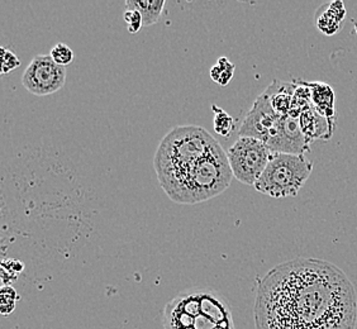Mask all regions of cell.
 I'll list each match as a JSON object with an SVG mask.
<instances>
[{"label": "cell", "instance_id": "20", "mask_svg": "<svg viewBox=\"0 0 357 329\" xmlns=\"http://www.w3.org/2000/svg\"><path fill=\"white\" fill-rule=\"evenodd\" d=\"M124 21L128 26V32L130 33H137L141 28L144 27V21L142 15L139 14L136 9H126L124 12Z\"/></svg>", "mask_w": 357, "mask_h": 329}, {"label": "cell", "instance_id": "10", "mask_svg": "<svg viewBox=\"0 0 357 329\" xmlns=\"http://www.w3.org/2000/svg\"><path fill=\"white\" fill-rule=\"evenodd\" d=\"M337 119H328L323 117L312 105L299 117V124L303 135L310 144L316 141H328L336 130Z\"/></svg>", "mask_w": 357, "mask_h": 329}, {"label": "cell", "instance_id": "15", "mask_svg": "<svg viewBox=\"0 0 357 329\" xmlns=\"http://www.w3.org/2000/svg\"><path fill=\"white\" fill-rule=\"evenodd\" d=\"M214 112V132L222 137H229L234 130V121L226 110L220 109L217 105H212Z\"/></svg>", "mask_w": 357, "mask_h": 329}, {"label": "cell", "instance_id": "11", "mask_svg": "<svg viewBox=\"0 0 357 329\" xmlns=\"http://www.w3.org/2000/svg\"><path fill=\"white\" fill-rule=\"evenodd\" d=\"M346 8L341 0L323 4L317 9L314 24L323 35L333 36L341 31L346 17Z\"/></svg>", "mask_w": 357, "mask_h": 329}, {"label": "cell", "instance_id": "6", "mask_svg": "<svg viewBox=\"0 0 357 329\" xmlns=\"http://www.w3.org/2000/svg\"><path fill=\"white\" fill-rule=\"evenodd\" d=\"M273 152L266 144L251 137H240L227 151L234 178L246 185L255 186L265 171Z\"/></svg>", "mask_w": 357, "mask_h": 329}, {"label": "cell", "instance_id": "5", "mask_svg": "<svg viewBox=\"0 0 357 329\" xmlns=\"http://www.w3.org/2000/svg\"><path fill=\"white\" fill-rule=\"evenodd\" d=\"M313 171V162L304 155L273 152L255 189L273 198L296 197Z\"/></svg>", "mask_w": 357, "mask_h": 329}, {"label": "cell", "instance_id": "14", "mask_svg": "<svg viewBox=\"0 0 357 329\" xmlns=\"http://www.w3.org/2000/svg\"><path fill=\"white\" fill-rule=\"evenodd\" d=\"M165 0H127L126 9H136L142 15L144 27L156 24L165 8Z\"/></svg>", "mask_w": 357, "mask_h": 329}, {"label": "cell", "instance_id": "1", "mask_svg": "<svg viewBox=\"0 0 357 329\" xmlns=\"http://www.w3.org/2000/svg\"><path fill=\"white\" fill-rule=\"evenodd\" d=\"M254 312L256 329H356V293L336 265L301 257L264 276Z\"/></svg>", "mask_w": 357, "mask_h": 329}, {"label": "cell", "instance_id": "3", "mask_svg": "<svg viewBox=\"0 0 357 329\" xmlns=\"http://www.w3.org/2000/svg\"><path fill=\"white\" fill-rule=\"evenodd\" d=\"M232 178L234 174L227 152L218 144L213 151L188 167L162 189L175 203L198 204L226 192Z\"/></svg>", "mask_w": 357, "mask_h": 329}, {"label": "cell", "instance_id": "17", "mask_svg": "<svg viewBox=\"0 0 357 329\" xmlns=\"http://www.w3.org/2000/svg\"><path fill=\"white\" fill-rule=\"evenodd\" d=\"M21 299V296L17 294L13 286L3 285L0 290V312L3 316L12 314L17 305V302Z\"/></svg>", "mask_w": 357, "mask_h": 329}, {"label": "cell", "instance_id": "16", "mask_svg": "<svg viewBox=\"0 0 357 329\" xmlns=\"http://www.w3.org/2000/svg\"><path fill=\"white\" fill-rule=\"evenodd\" d=\"M234 75V65L227 57H220L217 65L211 69V77L214 82L226 86Z\"/></svg>", "mask_w": 357, "mask_h": 329}, {"label": "cell", "instance_id": "12", "mask_svg": "<svg viewBox=\"0 0 357 329\" xmlns=\"http://www.w3.org/2000/svg\"><path fill=\"white\" fill-rule=\"evenodd\" d=\"M296 89V84L294 82H285L282 80H274L265 90V93L270 98L273 108L279 116L282 117L289 116Z\"/></svg>", "mask_w": 357, "mask_h": 329}, {"label": "cell", "instance_id": "13", "mask_svg": "<svg viewBox=\"0 0 357 329\" xmlns=\"http://www.w3.org/2000/svg\"><path fill=\"white\" fill-rule=\"evenodd\" d=\"M312 94V105L319 114L328 119H337L335 110V91L328 84L321 82H307Z\"/></svg>", "mask_w": 357, "mask_h": 329}, {"label": "cell", "instance_id": "8", "mask_svg": "<svg viewBox=\"0 0 357 329\" xmlns=\"http://www.w3.org/2000/svg\"><path fill=\"white\" fill-rule=\"evenodd\" d=\"M282 118L275 112L270 98L264 91L261 95L257 96L241 124L240 137L256 138L266 144L278 132Z\"/></svg>", "mask_w": 357, "mask_h": 329}, {"label": "cell", "instance_id": "18", "mask_svg": "<svg viewBox=\"0 0 357 329\" xmlns=\"http://www.w3.org/2000/svg\"><path fill=\"white\" fill-rule=\"evenodd\" d=\"M50 56L57 65L63 68L74 61V51L66 43H61V42L57 43L55 47L51 48Z\"/></svg>", "mask_w": 357, "mask_h": 329}, {"label": "cell", "instance_id": "7", "mask_svg": "<svg viewBox=\"0 0 357 329\" xmlns=\"http://www.w3.org/2000/svg\"><path fill=\"white\" fill-rule=\"evenodd\" d=\"M66 82V69L57 65L50 55L36 56L22 76V85L37 96L54 94Z\"/></svg>", "mask_w": 357, "mask_h": 329}, {"label": "cell", "instance_id": "4", "mask_svg": "<svg viewBox=\"0 0 357 329\" xmlns=\"http://www.w3.org/2000/svg\"><path fill=\"white\" fill-rule=\"evenodd\" d=\"M220 144L203 127L178 125L161 139L153 158V167L161 188L198 162Z\"/></svg>", "mask_w": 357, "mask_h": 329}, {"label": "cell", "instance_id": "2", "mask_svg": "<svg viewBox=\"0 0 357 329\" xmlns=\"http://www.w3.org/2000/svg\"><path fill=\"white\" fill-rule=\"evenodd\" d=\"M164 329H236L229 303L209 288H190L166 304Z\"/></svg>", "mask_w": 357, "mask_h": 329}, {"label": "cell", "instance_id": "19", "mask_svg": "<svg viewBox=\"0 0 357 329\" xmlns=\"http://www.w3.org/2000/svg\"><path fill=\"white\" fill-rule=\"evenodd\" d=\"M21 66V60L13 51L1 48V74H9Z\"/></svg>", "mask_w": 357, "mask_h": 329}, {"label": "cell", "instance_id": "9", "mask_svg": "<svg viewBox=\"0 0 357 329\" xmlns=\"http://www.w3.org/2000/svg\"><path fill=\"white\" fill-rule=\"evenodd\" d=\"M270 151L289 153V155H304L310 151V142L303 135L299 118L285 116L282 118L280 125L274 137L266 144Z\"/></svg>", "mask_w": 357, "mask_h": 329}]
</instances>
